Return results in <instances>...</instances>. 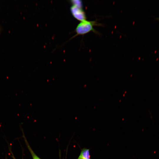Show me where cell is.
Returning <instances> with one entry per match:
<instances>
[{"label":"cell","mask_w":159,"mask_h":159,"mask_svg":"<svg viewBox=\"0 0 159 159\" xmlns=\"http://www.w3.org/2000/svg\"><path fill=\"white\" fill-rule=\"evenodd\" d=\"M97 25H101V24L95 21L86 20L81 21L76 28L75 32L76 34L71 39L79 35H84L91 31L97 33L96 31L93 28V26Z\"/></svg>","instance_id":"6da1fadb"},{"label":"cell","mask_w":159,"mask_h":159,"mask_svg":"<svg viewBox=\"0 0 159 159\" xmlns=\"http://www.w3.org/2000/svg\"><path fill=\"white\" fill-rule=\"evenodd\" d=\"M70 10L73 16L76 19L80 21L87 20L86 14L82 7L72 5Z\"/></svg>","instance_id":"7a4b0ae2"},{"label":"cell","mask_w":159,"mask_h":159,"mask_svg":"<svg viewBox=\"0 0 159 159\" xmlns=\"http://www.w3.org/2000/svg\"><path fill=\"white\" fill-rule=\"evenodd\" d=\"M78 159H91L89 149H83Z\"/></svg>","instance_id":"3957f363"},{"label":"cell","mask_w":159,"mask_h":159,"mask_svg":"<svg viewBox=\"0 0 159 159\" xmlns=\"http://www.w3.org/2000/svg\"><path fill=\"white\" fill-rule=\"evenodd\" d=\"M72 4L77 6L80 7H82V2L81 0H74L70 1Z\"/></svg>","instance_id":"277c9868"},{"label":"cell","mask_w":159,"mask_h":159,"mask_svg":"<svg viewBox=\"0 0 159 159\" xmlns=\"http://www.w3.org/2000/svg\"><path fill=\"white\" fill-rule=\"evenodd\" d=\"M26 144L28 148L30 151V153L33 157V159H40L34 153V152L33 151V150L29 146V145L27 143H26Z\"/></svg>","instance_id":"5b68a950"}]
</instances>
